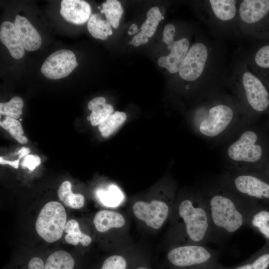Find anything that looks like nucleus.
I'll use <instances>...</instances> for the list:
<instances>
[{"label": "nucleus", "instance_id": "obj_1", "mask_svg": "<svg viewBox=\"0 0 269 269\" xmlns=\"http://www.w3.org/2000/svg\"><path fill=\"white\" fill-rule=\"evenodd\" d=\"M202 196L208 208L212 231V240L233 235L246 226L253 207L220 183L209 187Z\"/></svg>", "mask_w": 269, "mask_h": 269}, {"label": "nucleus", "instance_id": "obj_2", "mask_svg": "<svg viewBox=\"0 0 269 269\" xmlns=\"http://www.w3.org/2000/svg\"><path fill=\"white\" fill-rule=\"evenodd\" d=\"M225 156L231 170L269 172V137L261 129L246 124L233 134Z\"/></svg>", "mask_w": 269, "mask_h": 269}, {"label": "nucleus", "instance_id": "obj_3", "mask_svg": "<svg viewBox=\"0 0 269 269\" xmlns=\"http://www.w3.org/2000/svg\"><path fill=\"white\" fill-rule=\"evenodd\" d=\"M240 108L229 99H211L200 108L195 116L199 133L209 140H219L235 134L245 125ZM244 116V115H243Z\"/></svg>", "mask_w": 269, "mask_h": 269}, {"label": "nucleus", "instance_id": "obj_4", "mask_svg": "<svg viewBox=\"0 0 269 269\" xmlns=\"http://www.w3.org/2000/svg\"><path fill=\"white\" fill-rule=\"evenodd\" d=\"M176 210L187 244L204 245L213 241L210 216L202 194L182 198Z\"/></svg>", "mask_w": 269, "mask_h": 269}, {"label": "nucleus", "instance_id": "obj_5", "mask_svg": "<svg viewBox=\"0 0 269 269\" xmlns=\"http://www.w3.org/2000/svg\"><path fill=\"white\" fill-rule=\"evenodd\" d=\"M268 173L230 170L221 175L218 183L254 207L256 201L269 200V180L265 177Z\"/></svg>", "mask_w": 269, "mask_h": 269}, {"label": "nucleus", "instance_id": "obj_6", "mask_svg": "<svg viewBox=\"0 0 269 269\" xmlns=\"http://www.w3.org/2000/svg\"><path fill=\"white\" fill-rule=\"evenodd\" d=\"M167 258L173 266L181 269H218L217 254L204 245L183 244L174 247Z\"/></svg>", "mask_w": 269, "mask_h": 269}, {"label": "nucleus", "instance_id": "obj_7", "mask_svg": "<svg viewBox=\"0 0 269 269\" xmlns=\"http://www.w3.org/2000/svg\"><path fill=\"white\" fill-rule=\"evenodd\" d=\"M66 218L65 208L60 203L49 202L43 207L37 217L36 231L46 242H56L64 231Z\"/></svg>", "mask_w": 269, "mask_h": 269}, {"label": "nucleus", "instance_id": "obj_8", "mask_svg": "<svg viewBox=\"0 0 269 269\" xmlns=\"http://www.w3.org/2000/svg\"><path fill=\"white\" fill-rule=\"evenodd\" d=\"M240 96L246 108L253 116L262 114L269 107V93L263 82L249 71L241 78Z\"/></svg>", "mask_w": 269, "mask_h": 269}, {"label": "nucleus", "instance_id": "obj_9", "mask_svg": "<svg viewBox=\"0 0 269 269\" xmlns=\"http://www.w3.org/2000/svg\"><path fill=\"white\" fill-rule=\"evenodd\" d=\"M132 210L137 219L155 230L162 227L170 212L169 206L159 200H152L148 202L136 201L133 205Z\"/></svg>", "mask_w": 269, "mask_h": 269}, {"label": "nucleus", "instance_id": "obj_10", "mask_svg": "<svg viewBox=\"0 0 269 269\" xmlns=\"http://www.w3.org/2000/svg\"><path fill=\"white\" fill-rule=\"evenodd\" d=\"M74 53L70 50L60 49L50 55L41 67L47 78L56 80L68 76L78 66Z\"/></svg>", "mask_w": 269, "mask_h": 269}, {"label": "nucleus", "instance_id": "obj_11", "mask_svg": "<svg viewBox=\"0 0 269 269\" xmlns=\"http://www.w3.org/2000/svg\"><path fill=\"white\" fill-rule=\"evenodd\" d=\"M209 52L202 42L194 44L189 48L178 71L180 77L186 81H194L202 74L206 66Z\"/></svg>", "mask_w": 269, "mask_h": 269}, {"label": "nucleus", "instance_id": "obj_12", "mask_svg": "<svg viewBox=\"0 0 269 269\" xmlns=\"http://www.w3.org/2000/svg\"><path fill=\"white\" fill-rule=\"evenodd\" d=\"M167 48L170 50V53L167 56L160 57L158 64L169 73H176L189 49V41L187 38H182L174 41Z\"/></svg>", "mask_w": 269, "mask_h": 269}, {"label": "nucleus", "instance_id": "obj_13", "mask_svg": "<svg viewBox=\"0 0 269 269\" xmlns=\"http://www.w3.org/2000/svg\"><path fill=\"white\" fill-rule=\"evenodd\" d=\"M60 13L68 22L82 24L89 20L91 14L90 4L82 0H62Z\"/></svg>", "mask_w": 269, "mask_h": 269}, {"label": "nucleus", "instance_id": "obj_14", "mask_svg": "<svg viewBox=\"0 0 269 269\" xmlns=\"http://www.w3.org/2000/svg\"><path fill=\"white\" fill-rule=\"evenodd\" d=\"M269 12V0H244L239 8L241 19L248 24L260 21Z\"/></svg>", "mask_w": 269, "mask_h": 269}, {"label": "nucleus", "instance_id": "obj_15", "mask_svg": "<svg viewBox=\"0 0 269 269\" xmlns=\"http://www.w3.org/2000/svg\"><path fill=\"white\" fill-rule=\"evenodd\" d=\"M0 39L13 58L18 59L23 57L25 49L14 23L6 21L1 24Z\"/></svg>", "mask_w": 269, "mask_h": 269}, {"label": "nucleus", "instance_id": "obj_16", "mask_svg": "<svg viewBox=\"0 0 269 269\" xmlns=\"http://www.w3.org/2000/svg\"><path fill=\"white\" fill-rule=\"evenodd\" d=\"M14 24L25 49L32 51L39 48L42 43L41 36L25 17L17 15L14 20Z\"/></svg>", "mask_w": 269, "mask_h": 269}, {"label": "nucleus", "instance_id": "obj_17", "mask_svg": "<svg viewBox=\"0 0 269 269\" xmlns=\"http://www.w3.org/2000/svg\"><path fill=\"white\" fill-rule=\"evenodd\" d=\"M93 223L98 232L104 233L113 228H122L126 224V220L119 212L103 210L96 213Z\"/></svg>", "mask_w": 269, "mask_h": 269}, {"label": "nucleus", "instance_id": "obj_18", "mask_svg": "<svg viewBox=\"0 0 269 269\" xmlns=\"http://www.w3.org/2000/svg\"><path fill=\"white\" fill-rule=\"evenodd\" d=\"M88 108L92 112L89 117L91 124L93 126L100 124L114 111L113 106L106 103V99L103 97L92 99L89 102Z\"/></svg>", "mask_w": 269, "mask_h": 269}, {"label": "nucleus", "instance_id": "obj_19", "mask_svg": "<svg viewBox=\"0 0 269 269\" xmlns=\"http://www.w3.org/2000/svg\"><path fill=\"white\" fill-rule=\"evenodd\" d=\"M246 226L256 229L269 240V211L253 208L249 214Z\"/></svg>", "mask_w": 269, "mask_h": 269}, {"label": "nucleus", "instance_id": "obj_20", "mask_svg": "<svg viewBox=\"0 0 269 269\" xmlns=\"http://www.w3.org/2000/svg\"><path fill=\"white\" fill-rule=\"evenodd\" d=\"M209 3L215 17L221 21H230L236 14V0H210Z\"/></svg>", "mask_w": 269, "mask_h": 269}, {"label": "nucleus", "instance_id": "obj_21", "mask_svg": "<svg viewBox=\"0 0 269 269\" xmlns=\"http://www.w3.org/2000/svg\"><path fill=\"white\" fill-rule=\"evenodd\" d=\"M87 25L89 33L97 39L106 40L108 36L113 34L111 24L98 13H93L91 15Z\"/></svg>", "mask_w": 269, "mask_h": 269}, {"label": "nucleus", "instance_id": "obj_22", "mask_svg": "<svg viewBox=\"0 0 269 269\" xmlns=\"http://www.w3.org/2000/svg\"><path fill=\"white\" fill-rule=\"evenodd\" d=\"M58 196L64 205L73 209H80L84 205V197L81 194L73 193L71 184L69 181H65L60 185Z\"/></svg>", "mask_w": 269, "mask_h": 269}, {"label": "nucleus", "instance_id": "obj_23", "mask_svg": "<svg viewBox=\"0 0 269 269\" xmlns=\"http://www.w3.org/2000/svg\"><path fill=\"white\" fill-rule=\"evenodd\" d=\"M64 231L67 233L65 236V241L69 244L74 246L80 243L83 246H89L91 242V238L83 233L80 229L78 222L74 219L68 221L65 226Z\"/></svg>", "mask_w": 269, "mask_h": 269}, {"label": "nucleus", "instance_id": "obj_24", "mask_svg": "<svg viewBox=\"0 0 269 269\" xmlns=\"http://www.w3.org/2000/svg\"><path fill=\"white\" fill-rule=\"evenodd\" d=\"M101 13H104L106 20L115 28L119 25L124 10L119 1L107 0L102 4Z\"/></svg>", "mask_w": 269, "mask_h": 269}, {"label": "nucleus", "instance_id": "obj_25", "mask_svg": "<svg viewBox=\"0 0 269 269\" xmlns=\"http://www.w3.org/2000/svg\"><path fill=\"white\" fill-rule=\"evenodd\" d=\"M127 119V115L123 112L116 111L106 120L98 125L101 135L108 137L122 125Z\"/></svg>", "mask_w": 269, "mask_h": 269}, {"label": "nucleus", "instance_id": "obj_26", "mask_svg": "<svg viewBox=\"0 0 269 269\" xmlns=\"http://www.w3.org/2000/svg\"><path fill=\"white\" fill-rule=\"evenodd\" d=\"M161 19H164L157 6L151 7L146 13V19L141 25L139 31L147 37H151L156 31L157 26Z\"/></svg>", "mask_w": 269, "mask_h": 269}, {"label": "nucleus", "instance_id": "obj_27", "mask_svg": "<svg viewBox=\"0 0 269 269\" xmlns=\"http://www.w3.org/2000/svg\"><path fill=\"white\" fill-rule=\"evenodd\" d=\"M269 266V252L259 254L243 263L233 267L219 265L218 269H267Z\"/></svg>", "mask_w": 269, "mask_h": 269}, {"label": "nucleus", "instance_id": "obj_28", "mask_svg": "<svg viewBox=\"0 0 269 269\" xmlns=\"http://www.w3.org/2000/svg\"><path fill=\"white\" fill-rule=\"evenodd\" d=\"M0 126L19 143L25 144L27 142V138L23 135L24 132L21 124L17 119L5 117L0 121Z\"/></svg>", "mask_w": 269, "mask_h": 269}, {"label": "nucleus", "instance_id": "obj_29", "mask_svg": "<svg viewBox=\"0 0 269 269\" xmlns=\"http://www.w3.org/2000/svg\"><path fill=\"white\" fill-rule=\"evenodd\" d=\"M23 102L18 96L13 97L10 101L0 103V114L6 117L19 119L22 114Z\"/></svg>", "mask_w": 269, "mask_h": 269}, {"label": "nucleus", "instance_id": "obj_30", "mask_svg": "<svg viewBox=\"0 0 269 269\" xmlns=\"http://www.w3.org/2000/svg\"><path fill=\"white\" fill-rule=\"evenodd\" d=\"M127 261L120 255H112L103 262L100 269H126Z\"/></svg>", "mask_w": 269, "mask_h": 269}, {"label": "nucleus", "instance_id": "obj_31", "mask_svg": "<svg viewBox=\"0 0 269 269\" xmlns=\"http://www.w3.org/2000/svg\"><path fill=\"white\" fill-rule=\"evenodd\" d=\"M256 64L259 67L264 69L269 68V45L260 48L254 57Z\"/></svg>", "mask_w": 269, "mask_h": 269}, {"label": "nucleus", "instance_id": "obj_32", "mask_svg": "<svg viewBox=\"0 0 269 269\" xmlns=\"http://www.w3.org/2000/svg\"><path fill=\"white\" fill-rule=\"evenodd\" d=\"M99 197L102 202L106 205H113L117 200L118 193L115 187L112 186L108 191H101Z\"/></svg>", "mask_w": 269, "mask_h": 269}, {"label": "nucleus", "instance_id": "obj_33", "mask_svg": "<svg viewBox=\"0 0 269 269\" xmlns=\"http://www.w3.org/2000/svg\"><path fill=\"white\" fill-rule=\"evenodd\" d=\"M40 163V158L38 156L28 154L23 158L21 163V166L24 169L28 168L29 170L32 171Z\"/></svg>", "mask_w": 269, "mask_h": 269}, {"label": "nucleus", "instance_id": "obj_34", "mask_svg": "<svg viewBox=\"0 0 269 269\" xmlns=\"http://www.w3.org/2000/svg\"><path fill=\"white\" fill-rule=\"evenodd\" d=\"M175 33V27L174 25L169 23L166 24L163 31V39L168 46L171 45L174 41V38Z\"/></svg>", "mask_w": 269, "mask_h": 269}, {"label": "nucleus", "instance_id": "obj_35", "mask_svg": "<svg viewBox=\"0 0 269 269\" xmlns=\"http://www.w3.org/2000/svg\"><path fill=\"white\" fill-rule=\"evenodd\" d=\"M148 41V37L139 31L134 36L132 40V44L135 47L145 44Z\"/></svg>", "mask_w": 269, "mask_h": 269}, {"label": "nucleus", "instance_id": "obj_36", "mask_svg": "<svg viewBox=\"0 0 269 269\" xmlns=\"http://www.w3.org/2000/svg\"><path fill=\"white\" fill-rule=\"evenodd\" d=\"M19 159H16L13 161H10L4 159L2 157H0V164H8L11 166L18 168L19 166Z\"/></svg>", "mask_w": 269, "mask_h": 269}, {"label": "nucleus", "instance_id": "obj_37", "mask_svg": "<svg viewBox=\"0 0 269 269\" xmlns=\"http://www.w3.org/2000/svg\"><path fill=\"white\" fill-rule=\"evenodd\" d=\"M30 152V149L26 147H21L17 152V154L19 156V159L22 158L24 156L28 155Z\"/></svg>", "mask_w": 269, "mask_h": 269}, {"label": "nucleus", "instance_id": "obj_38", "mask_svg": "<svg viewBox=\"0 0 269 269\" xmlns=\"http://www.w3.org/2000/svg\"><path fill=\"white\" fill-rule=\"evenodd\" d=\"M139 30L138 29L137 26L136 24H132L128 31V33L130 35H132L137 33L138 32Z\"/></svg>", "mask_w": 269, "mask_h": 269}, {"label": "nucleus", "instance_id": "obj_39", "mask_svg": "<svg viewBox=\"0 0 269 269\" xmlns=\"http://www.w3.org/2000/svg\"><path fill=\"white\" fill-rule=\"evenodd\" d=\"M136 269H147L145 268H143V267H140V268H137Z\"/></svg>", "mask_w": 269, "mask_h": 269}]
</instances>
